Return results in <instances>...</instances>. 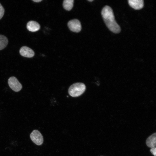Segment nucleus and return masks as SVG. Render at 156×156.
<instances>
[{"label":"nucleus","instance_id":"1","mask_svg":"<svg viewBox=\"0 0 156 156\" xmlns=\"http://www.w3.org/2000/svg\"><path fill=\"white\" fill-rule=\"evenodd\" d=\"M101 14L105 24L110 31L115 34L120 32V27L116 22L113 10L110 7L105 6L101 11Z\"/></svg>","mask_w":156,"mask_h":156},{"label":"nucleus","instance_id":"2","mask_svg":"<svg viewBox=\"0 0 156 156\" xmlns=\"http://www.w3.org/2000/svg\"><path fill=\"white\" fill-rule=\"evenodd\" d=\"M86 87L82 83H77L71 85L68 89V93L70 95L73 97L78 96L85 91Z\"/></svg>","mask_w":156,"mask_h":156},{"label":"nucleus","instance_id":"3","mask_svg":"<svg viewBox=\"0 0 156 156\" xmlns=\"http://www.w3.org/2000/svg\"><path fill=\"white\" fill-rule=\"evenodd\" d=\"M30 138L32 141L38 145L42 144L43 142V136L38 130H34L30 134Z\"/></svg>","mask_w":156,"mask_h":156},{"label":"nucleus","instance_id":"4","mask_svg":"<svg viewBox=\"0 0 156 156\" xmlns=\"http://www.w3.org/2000/svg\"><path fill=\"white\" fill-rule=\"evenodd\" d=\"M8 82L10 87L15 92L19 91L22 88L21 84L14 77H10L8 80Z\"/></svg>","mask_w":156,"mask_h":156},{"label":"nucleus","instance_id":"5","mask_svg":"<svg viewBox=\"0 0 156 156\" xmlns=\"http://www.w3.org/2000/svg\"><path fill=\"white\" fill-rule=\"evenodd\" d=\"M68 26L69 29L74 32H79L81 29L80 22L77 19H73L69 21L68 23Z\"/></svg>","mask_w":156,"mask_h":156},{"label":"nucleus","instance_id":"6","mask_svg":"<svg viewBox=\"0 0 156 156\" xmlns=\"http://www.w3.org/2000/svg\"><path fill=\"white\" fill-rule=\"evenodd\" d=\"M20 55L24 57L31 58L33 57L34 55V52L31 49L26 46L22 47L20 50Z\"/></svg>","mask_w":156,"mask_h":156},{"label":"nucleus","instance_id":"7","mask_svg":"<svg viewBox=\"0 0 156 156\" xmlns=\"http://www.w3.org/2000/svg\"><path fill=\"white\" fill-rule=\"evenodd\" d=\"M128 1L129 5L135 10L140 9L144 5L143 0H129Z\"/></svg>","mask_w":156,"mask_h":156},{"label":"nucleus","instance_id":"8","mask_svg":"<svg viewBox=\"0 0 156 156\" xmlns=\"http://www.w3.org/2000/svg\"><path fill=\"white\" fill-rule=\"evenodd\" d=\"M27 28L29 31L36 32L39 30L40 28V24L35 21H30L27 24Z\"/></svg>","mask_w":156,"mask_h":156},{"label":"nucleus","instance_id":"9","mask_svg":"<svg viewBox=\"0 0 156 156\" xmlns=\"http://www.w3.org/2000/svg\"><path fill=\"white\" fill-rule=\"evenodd\" d=\"M146 145L149 147L153 148L156 146V133H155L149 136L146 141Z\"/></svg>","mask_w":156,"mask_h":156},{"label":"nucleus","instance_id":"10","mask_svg":"<svg viewBox=\"0 0 156 156\" xmlns=\"http://www.w3.org/2000/svg\"><path fill=\"white\" fill-rule=\"evenodd\" d=\"M8 43L7 38L5 36L0 34V50L4 49Z\"/></svg>","mask_w":156,"mask_h":156},{"label":"nucleus","instance_id":"11","mask_svg":"<svg viewBox=\"0 0 156 156\" xmlns=\"http://www.w3.org/2000/svg\"><path fill=\"white\" fill-rule=\"evenodd\" d=\"M73 0H64L63 3V8L67 10H70L73 7Z\"/></svg>","mask_w":156,"mask_h":156},{"label":"nucleus","instance_id":"12","mask_svg":"<svg viewBox=\"0 0 156 156\" xmlns=\"http://www.w3.org/2000/svg\"><path fill=\"white\" fill-rule=\"evenodd\" d=\"M4 9L0 3V19L3 17L4 13Z\"/></svg>","mask_w":156,"mask_h":156},{"label":"nucleus","instance_id":"13","mask_svg":"<svg viewBox=\"0 0 156 156\" xmlns=\"http://www.w3.org/2000/svg\"><path fill=\"white\" fill-rule=\"evenodd\" d=\"M150 151L152 154L154 156H156V148L155 147L151 148Z\"/></svg>","mask_w":156,"mask_h":156},{"label":"nucleus","instance_id":"14","mask_svg":"<svg viewBox=\"0 0 156 156\" xmlns=\"http://www.w3.org/2000/svg\"><path fill=\"white\" fill-rule=\"evenodd\" d=\"M42 1V0H32V1H33L35 2H36V3L40 2H41V1Z\"/></svg>","mask_w":156,"mask_h":156},{"label":"nucleus","instance_id":"15","mask_svg":"<svg viewBox=\"0 0 156 156\" xmlns=\"http://www.w3.org/2000/svg\"><path fill=\"white\" fill-rule=\"evenodd\" d=\"M93 0H88V1H90V2H92V1H93Z\"/></svg>","mask_w":156,"mask_h":156},{"label":"nucleus","instance_id":"16","mask_svg":"<svg viewBox=\"0 0 156 156\" xmlns=\"http://www.w3.org/2000/svg\"></svg>","mask_w":156,"mask_h":156}]
</instances>
